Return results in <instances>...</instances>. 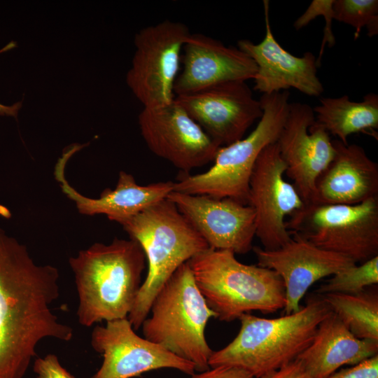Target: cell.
<instances>
[{"label": "cell", "instance_id": "6da1fadb", "mask_svg": "<svg viewBox=\"0 0 378 378\" xmlns=\"http://www.w3.org/2000/svg\"><path fill=\"white\" fill-rule=\"evenodd\" d=\"M59 278L57 267L36 264L0 228V378H23L42 340H72L73 328L52 309Z\"/></svg>", "mask_w": 378, "mask_h": 378}, {"label": "cell", "instance_id": "7a4b0ae2", "mask_svg": "<svg viewBox=\"0 0 378 378\" xmlns=\"http://www.w3.org/2000/svg\"><path fill=\"white\" fill-rule=\"evenodd\" d=\"M146 258L132 239L95 243L69 260L78 296V323L91 327L128 317L141 286Z\"/></svg>", "mask_w": 378, "mask_h": 378}, {"label": "cell", "instance_id": "3957f363", "mask_svg": "<svg viewBox=\"0 0 378 378\" xmlns=\"http://www.w3.org/2000/svg\"><path fill=\"white\" fill-rule=\"evenodd\" d=\"M331 312L317 294L299 311L278 318L244 314L239 318L237 336L213 351L209 365L235 367L260 378L295 360L310 345L319 323Z\"/></svg>", "mask_w": 378, "mask_h": 378}, {"label": "cell", "instance_id": "277c9868", "mask_svg": "<svg viewBox=\"0 0 378 378\" xmlns=\"http://www.w3.org/2000/svg\"><path fill=\"white\" fill-rule=\"evenodd\" d=\"M120 225L140 244L148 264L146 279L127 317L136 330L148 316L156 295L176 270L209 246L167 198Z\"/></svg>", "mask_w": 378, "mask_h": 378}, {"label": "cell", "instance_id": "5b68a950", "mask_svg": "<svg viewBox=\"0 0 378 378\" xmlns=\"http://www.w3.org/2000/svg\"><path fill=\"white\" fill-rule=\"evenodd\" d=\"M209 307L220 321L230 322L244 314H272L284 309L286 291L274 271L246 265L228 250L208 248L188 262Z\"/></svg>", "mask_w": 378, "mask_h": 378}, {"label": "cell", "instance_id": "8992f818", "mask_svg": "<svg viewBox=\"0 0 378 378\" xmlns=\"http://www.w3.org/2000/svg\"><path fill=\"white\" fill-rule=\"evenodd\" d=\"M150 313L141 326L145 339L192 363L195 372L210 368L214 351L204 332L209 318H216V315L200 291L188 262L164 284L153 300Z\"/></svg>", "mask_w": 378, "mask_h": 378}, {"label": "cell", "instance_id": "52a82bcc", "mask_svg": "<svg viewBox=\"0 0 378 378\" xmlns=\"http://www.w3.org/2000/svg\"><path fill=\"white\" fill-rule=\"evenodd\" d=\"M289 92L264 94L259 99L262 114L256 127L246 137L221 146L214 164L204 173H183L174 190L178 192L231 198L248 204L250 177L260 153L276 143L289 108Z\"/></svg>", "mask_w": 378, "mask_h": 378}, {"label": "cell", "instance_id": "ba28073f", "mask_svg": "<svg viewBox=\"0 0 378 378\" xmlns=\"http://www.w3.org/2000/svg\"><path fill=\"white\" fill-rule=\"evenodd\" d=\"M286 222L290 234L363 263L378 256V197L356 204H308Z\"/></svg>", "mask_w": 378, "mask_h": 378}, {"label": "cell", "instance_id": "9c48e42d", "mask_svg": "<svg viewBox=\"0 0 378 378\" xmlns=\"http://www.w3.org/2000/svg\"><path fill=\"white\" fill-rule=\"evenodd\" d=\"M190 34L183 23L165 20L135 36L136 51L126 81L144 107L172 102L183 45Z\"/></svg>", "mask_w": 378, "mask_h": 378}, {"label": "cell", "instance_id": "30bf717a", "mask_svg": "<svg viewBox=\"0 0 378 378\" xmlns=\"http://www.w3.org/2000/svg\"><path fill=\"white\" fill-rule=\"evenodd\" d=\"M286 170L274 143L260 153L250 177L248 205L254 209L255 236L265 250H276L290 240L285 218L305 205L293 184L284 179Z\"/></svg>", "mask_w": 378, "mask_h": 378}, {"label": "cell", "instance_id": "8fae6325", "mask_svg": "<svg viewBox=\"0 0 378 378\" xmlns=\"http://www.w3.org/2000/svg\"><path fill=\"white\" fill-rule=\"evenodd\" d=\"M139 125L148 149L183 173L213 161L220 147L175 99L165 105L144 107Z\"/></svg>", "mask_w": 378, "mask_h": 378}, {"label": "cell", "instance_id": "7c38bea8", "mask_svg": "<svg viewBox=\"0 0 378 378\" xmlns=\"http://www.w3.org/2000/svg\"><path fill=\"white\" fill-rule=\"evenodd\" d=\"M90 344L103 357L101 367L90 378H132L162 368L190 376L195 373L192 363L138 335L127 318L97 325Z\"/></svg>", "mask_w": 378, "mask_h": 378}, {"label": "cell", "instance_id": "4fadbf2b", "mask_svg": "<svg viewBox=\"0 0 378 378\" xmlns=\"http://www.w3.org/2000/svg\"><path fill=\"white\" fill-rule=\"evenodd\" d=\"M276 143L286 166L285 174L304 204L310 203L318 176L335 156L330 134L316 122L309 105L293 102Z\"/></svg>", "mask_w": 378, "mask_h": 378}, {"label": "cell", "instance_id": "5bb4252c", "mask_svg": "<svg viewBox=\"0 0 378 378\" xmlns=\"http://www.w3.org/2000/svg\"><path fill=\"white\" fill-rule=\"evenodd\" d=\"M174 99L220 147L242 139L262 114L245 81L225 82Z\"/></svg>", "mask_w": 378, "mask_h": 378}, {"label": "cell", "instance_id": "9a60e30c", "mask_svg": "<svg viewBox=\"0 0 378 378\" xmlns=\"http://www.w3.org/2000/svg\"><path fill=\"white\" fill-rule=\"evenodd\" d=\"M172 202L209 248L244 254L252 250L255 214L248 204L231 198L190 195L176 191Z\"/></svg>", "mask_w": 378, "mask_h": 378}, {"label": "cell", "instance_id": "2e32d148", "mask_svg": "<svg viewBox=\"0 0 378 378\" xmlns=\"http://www.w3.org/2000/svg\"><path fill=\"white\" fill-rule=\"evenodd\" d=\"M290 240L276 250L253 246L258 265L270 269L281 278L286 291L285 314L300 310V302L319 279L356 265L352 260L322 249L302 237L290 234Z\"/></svg>", "mask_w": 378, "mask_h": 378}, {"label": "cell", "instance_id": "e0dca14e", "mask_svg": "<svg viewBox=\"0 0 378 378\" xmlns=\"http://www.w3.org/2000/svg\"><path fill=\"white\" fill-rule=\"evenodd\" d=\"M265 35L261 42L243 39L237 48L255 63L257 72L253 90L262 94L279 92L292 88L311 97H318L323 86L317 76L316 58L311 52L297 57L286 50L274 38L270 22L269 1H263Z\"/></svg>", "mask_w": 378, "mask_h": 378}, {"label": "cell", "instance_id": "ac0fdd59", "mask_svg": "<svg viewBox=\"0 0 378 378\" xmlns=\"http://www.w3.org/2000/svg\"><path fill=\"white\" fill-rule=\"evenodd\" d=\"M182 52L183 69L175 80V96L192 94L229 81L253 79L254 61L237 47L202 34H190Z\"/></svg>", "mask_w": 378, "mask_h": 378}, {"label": "cell", "instance_id": "d6986e66", "mask_svg": "<svg viewBox=\"0 0 378 378\" xmlns=\"http://www.w3.org/2000/svg\"><path fill=\"white\" fill-rule=\"evenodd\" d=\"M85 146L74 144L64 150L55 167V178L64 193L85 215L105 214L111 220L121 223L151 205L165 199L174 190V182L160 181L146 186L136 183L134 177L124 171L119 173L115 189L106 188L99 198H90L79 193L67 181L64 169L68 160Z\"/></svg>", "mask_w": 378, "mask_h": 378}, {"label": "cell", "instance_id": "ffe728a7", "mask_svg": "<svg viewBox=\"0 0 378 378\" xmlns=\"http://www.w3.org/2000/svg\"><path fill=\"white\" fill-rule=\"evenodd\" d=\"M332 142L335 156L318 176L309 204L351 205L378 197L377 163L357 144Z\"/></svg>", "mask_w": 378, "mask_h": 378}, {"label": "cell", "instance_id": "44dd1931", "mask_svg": "<svg viewBox=\"0 0 378 378\" xmlns=\"http://www.w3.org/2000/svg\"><path fill=\"white\" fill-rule=\"evenodd\" d=\"M378 342L356 337L331 312L319 323L310 345L297 358L311 378H326L340 367L377 355Z\"/></svg>", "mask_w": 378, "mask_h": 378}, {"label": "cell", "instance_id": "7402d4cb", "mask_svg": "<svg viewBox=\"0 0 378 378\" xmlns=\"http://www.w3.org/2000/svg\"><path fill=\"white\" fill-rule=\"evenodd\" d=\"M313 111L316 122L344 145L349 144L351 134L368 131L374 134L378 128V95L375 93H368L361 102H352L347 95L322 98Z\"/></svg>", "mask_w": 378, "mask_h": 378}, {"label": "cell", "instance_id": "603a6c76", "mask_svg": "<svg viewBox=\"0 0 378 378\" xmlns=\"http://www.w3.org/2000/svg\"><path fill=\"white\" fill-rule=\"evenodd\" d=\"M318 295L356 337L378 342L377 290H365L358 294L330 293Z\"/></svg>", "mask_w": 378, "mask_h": 378}, {"label": "cell", "instance_id": "cb8c5ba5", "mask_svg": "<svg viewBox=\"0 0 378 378\" xmlns=\"http://www.w3.org/2000/svg\"><path fill=\"white\" fill-rule=\"evenodd\" d=\"M377 283L378 256H376L332 275L316 292L318 295L330 293L358 294Z\"/></svg>", "mask_w": 378, "mask_h": 378}, {"label": "cell", "instance_id": "d4e9b609", "mask_svg": "<svg viewBox=\"0 0 378 378\" xmlns=\"http://www.w3.org/2000/svg\"><path fill=\"white\" fill-rule=\"evenodd\" d=\"M333 12L334 20L355 28V39L364 27L370 37L378 33L377 0H335Z\"/></svg>", "mask_w": 378, "mask_h": 378}, {"label": "cell", "instance_id": "484cf974", "mask_svg": "<svg viewBox=\"0 0 378 378\" xmlns=\"http://www.w3.org/2000/svg\"><path fill=\"white\" fill-rule=\"evenodd\" d=\"M334 1L335 0L312 1L305 12L301 15L293 24L295 29L299 30L307 26L317 16L321 15L324 18L326 25L323 29V37L318 57L316 58V64L318 66H320L325 46L328 44L329 47H332L335 44V38L332 29V22L334 20Z\"/></svg>", "mask_w": 378, "mask_h": 378}, {"label": "cell", "instance_id": "4316f807", "mask_svg": "<svg viewBox=\"0 0 378 378\" xmlns=\"http://www.w3.org/2000/svg\"><path fill=\"white\" fill-rule=\"evenodd\" d=\"M33 371L36 378H76L61 365L58 357L53 354L36 358Z\"/></svg>", "mask_w": 378, "mask_h": 378}, {"label": "cell", "instance_id": "83f0119b", "mask_svg": "<svg viewBox=\"0 0 378 378\" xmlns=\"http://www.w3.org/2000/svg\"><path fill=\"white\" fill-rule=\"evenodd\" d=\"M326 378H378V354L350 368L335 371Z\"/></svg>", "mask_w": 378, "mask_h": 378}, {"label": "cell", "instance_id": "f1b7e54d", "mask_svg": "<svg viewBox=\"0 0 378 378\" xmlns=\"http://www.w3.org/2000/svg\"><path fill=\"white\" fill-rule=\"evenodd\" d=\"M190 378H253L248 372L235 367L218 366L209 370L194 373Z\"/></svg>", "mask_w": 378, "mask_h": 378}, {"label": "cell", "instance_id": "f546056e", "mask_svg": "<svg viewBox=\"0 0 378 378\" xmlns=\"http://www.w3.org/2000/svg\"><path fill=\"white\" fill-rule=\"evenodd\" d=\"M260 378H311L301 363L295 359Z\"/></svg>", "mask_w": 378, "mask_h": 378}, {"label": "cell", "instance_id": "4dcf8cb0", "mask_svg": "<svg viewBox=\"0 0 378 378\" xmlns=\"http://www.w3.org/2000/svg\"><path fill=\"white\" fill-rule=\"evenodd\" d=\"M16 46V43L11 41L9 44L6 46L4 48H3L1 50H0V52H5L6 50H8L10 49L13 48ZM9 106H4L0 104V115H6L9 112Z\"/></svg>", "mask_w": 378, "mask_h": 378}]
</instances>
